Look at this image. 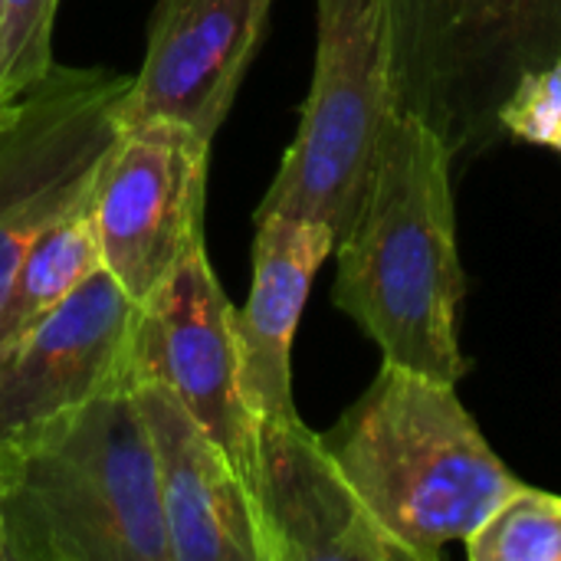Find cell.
Wrapping results in <instances>:
<instances>
[{
  "label": "cell",
  "mask_w": 561,
  "mask_h": 561,
  "mask_svg": "<svg viewBox=\"0 0 561 561\" xmlns=\"http://www.w3.org/2000/svg\"><path fill=\"white\" fill-rule=\"evenodd\" d=\"M454 151L411 112L391 108L358 220L339 240L335 306L381 348L385 362L460 381V302L467 293Z\"/></svg>",
  "instance_id": "cell-1"
},
{
  "label": "cell",
  "mask_w": 561,
  "mask_h": 561,
  "mask_svg": "<svg viewBox=\"0 0 561 561\" xmlns=\"http://www.w3.org/2000/svg\"><path fill=\"white\" fill-rule=\"evenodd\" d=\"M322 444L411 561H437L450 542H467L519 486L454 381L391 362Z\"/></svg>",
  "instance_id": "cell-2"
},
{
  "label": "cell",
  "mask_w": 561,
  "mask_h": 561,
  "mask_svg": "<svg viewBox=\"0 0 561 561\" xmlns=\"http://www.w3.org/2000/svg\"><path fill=\"white\" fill-rule=\"evenodd\" d=\"M0 467L10 561H171L131 388L0 447Z\"/></svg>",
  "instance_id": "cell-3"
},
{
  "label": "cell",
  "mask_w": 561,
  "mask_h": 561,
  "mask_svg": "<svg viewBox=\"0 0 561 561\" xmlns=\"http://www.w3.org/2000/svg\"><path fill=\"white\" fill-rule=\"evenodd\" d=\"M391 102L454 158L503 138L516 82L561 56V0H381Z\"/></svg>",
  "instance_id": "cell-4"
},
{
  "label": "cell",
  "mask_w": 561,
  "mask_h": 561,
  "mask_svg": "<svg viewBox=\"0 0 561 561\" xmlns=\"http://www.w3.org/2000/svg\"><path fill=\"white\" fill-rule=\"evenodd\" d=\"M391 108L381 0H316L312 85L256 217L319 220L339 247L368 197Z\"/></svg>",
  "instance_id": "cell-5"
},
{
  "label": "cell",
  "mask_w": 561,
  "mask_h": 561,
  "mask_svg": "<svg viewBox=\"0 0 561 561\" xmlns=\"http://www.w3.org/2000/svg\"><path fill=\"white\" fill-rule=\"evenodd\" d=\"M131 76L56 62L0 105V286L59 220L89 204L95 171L125 125Z\"/></svg>",
  "instance_id": "cell-6"
},
{
  "label": "cell",
  "mask_w": 561,
  "mask_h": 561,
  "mask_svg": "<svg viewBox=\"0 0 561 561\" xmlns=\"http://www.w3.org/2000/svg\"><path fill=\"white\" fill-rule=\"evenodd\" d=\"M210 145L168 118L125 122L105 151L92 191L89 224L102 266L135 299L158 286L204 247V201Z\"/></svg>",
  "instance_id": "cell-7"
},
{
  "label": "cell",
  "mask_w": 561,
  "mask_h": 561,
  "mask_svg": "<svg viewBox=\"0 0 561 561\" xmlns=\"http://www.w3.org/2000/svg\"><path fill=\"white\" fill-rule=\"evenodd\" d=\"M237 309L227 299L207 247L148 296L135 325V381H158L224 447L253 493L260 417L243 394Z\"/></svg>",
  "instance_id": "cell-8"
},
{
  "label": "cell",
  "mask_w": 561,
  "mask_h": 561,
  "mask_svg": "<svg viewBox=\"0 0 561 561\" xmlns=\"http://www.w3.org/2000/svg\"><path fill=\"white\" fill-rule=\"evenodd\" d=\"M135 302L105 266L92 270L43 322L0 352V447L69 411L135 388Z\"/></svg>",
  "instance_id": "cell-9"
},
{
  "label": "cell",
  "mask_w": 561,
  "mask_h": 561,
  "mask_svg": "<svg viewBox=\"0 0 561 561\" xmlns=\"http://www.w3.org/2000/svg\"><path fill=\"white\" fill-rule=\"evenodd\" d=\"M273 0H154L125 122L168 118L214 141L253 66Z\"/></svg>",
  "instance_id": "cell-10"
},
{
  "label": "cell",
  "mask_w": 561,
  "mask_h": 561,
  "mask_svg": "<svg viewBox=\"0 0 561 561\" xmlns=\"http://www.w3.org/2000/svg\"><path fill=\"white\" fill-rule=\"evenodd\" d=\"M253 503L270 561H411L299 414L260 421Z\"/></svg>",
  "instance_id": "cell-11"
},
{
  "label": "cell",
  "mask_w": 561,
  "mask_h": 561,
  "mask_svg": "<svg viewBox=\"0 0 561 561\" xmlns=\"http://www.w3.org/2000/svg\"><path fill=\"white\" fill-rule=\"evenodd\" d=\"M171 561H270L266 533L233 460L158 381H135Z\"/></svg>",
  "instance_id": "cell-12"
},
{
  "label": "cell",
  "mask_w": 561,
  "mask_h": 561,
  "mask_svg": "<svg viewBox=\"0 0 561 561\" xmlns=\"http://www.w3.org/2000/svg\"><path fill=\"white\" fill-rule=\"evenodd\" d=\"M335 253V233L319 220L279 214L256 217L253 279L243 309H237V345L243 394L260 421L296 417L293 398V339L319 266Z\"/></svg>",
  "instance_id": "cell-13"
},
{
  "label": "cell",
  "mask_w": 561,
  "mask_h": 561,
  "mask_svg": "<svg viewBox=\"0 0 561 561\" xmlns=\"http://www.w3.org/2000/svg\"><path fill=\"white\" fill-rule=\"evenodd\" d=\"M102 266L89 204L59 220L0 286V352L43 322L92 270Z\"/></svg>",
  "instance_id": "cell-14"
},
{
  "label": "cell",
  "mask_w": 561,
  "mask_h": 561,
  "mask_svg": "<svg viewBox=\"0 0 561 561\" xmlns=\"http://www.w3.org/2000/svg\"><path fill=\"white\" fill-rule=\"evenodd\" d=\"M463 546L470 561H561V496L519 483Z\"/></svg>",
  "instance_id": "cell-15"
},
{
  "label": "cell",
  "mask_w": 561,
  "mask_h": 561,
  "mask_svg": "<svg viewBox=\"0 0 561 561\" xmlns=\"http://www.w3.org/2000/svg\"><path fill=\"white\" fill-rule=\"evenodd\" d=\"M59 0H0V105L36 85L53 66Z\"/></svg>",
  "instance_id": "cell-16"
},
{
  "label": "cell",
  "mask_w": 561,
  "mask_h": 561,
  "mask_svg": "<svg viewBox=\"0 0 561 561\" xmlns=\"http://www.w3.org/2000/svg\"><path fill=\"white\" fill-rule=\"evenodd\" d=\"M503 135L561 151V56L526 72L500 108Z\"/></svg>",
  "instance_id": "cell-17"
},
{
  "label": "cell",
  "mask_w": 561,
  "mask_h": 561,
  "mask_svg": "<svg viewBox=\"0 0 561 561\" xmlns=\"http://www.w3.org/2000/svg\"><path fill=\"white\" fill-rule=\"evenodd\" d=\"M0 561H10V549H7V523H3V467H0Z\"/></svg>",
  "instance_id": "cell-18"
}]
</instances>
